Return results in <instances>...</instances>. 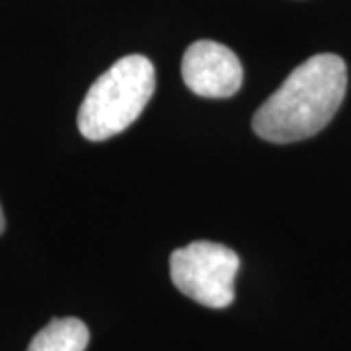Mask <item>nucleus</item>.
<instances>
[{
    "mask_svg": "<svg viewBox=\"0 0 351 351\" xmlns=\"http://www.w3.org/2000/svg\"><path fill=\"white\" fill-rule=\"evenodd\" d=\"M348 90V66L334 53L299 64L252 119L263 141L289 145L320 133L339 110Z\"/></svg>",
    "mask_w": 351,
    "mask_h": 351,
    "instance_id": "obj_1",
    "label": "nucleus"
},
{
    "mask_svg": "<svg viewBox=\"0 0 351 351\" xmlns=\"http://www.w3.org/2000/svg\"><path fill=\"white\" fill-rule=\"evenodd\" d=\"M154 64L127 55L90 86L78 110V129L88 141H106L131 125L154 94Z\"/></svg>",
    "mask_w": 351,
    "mask_h": 351,
    "instance_id": "obj_2",
    "label": "nucleus"
},
{
    "mask_svg": "<svg viewBox=\"0 0 351 351\" xmlns=\"http://www.w3.org/2000/svg\"><path fill=\"white\" fill-rule=\"evenodd\" d=\"M239 269L237 252L209 240L191 242L170 258V276L176 287L191 301L209 308L232 304Z\"/></svg>",
    "mask_w": 351,
    "mask_h": 351,
    "instance_id": "obj_3",
    "label": "nucleus"
},
{
    "mask_svg": "<svg viewBox=\"0 0 351 351\" xmlns=\"http://www.w3.org/2000/svg\"><path fill=\"white\" fill-rule=\"evenodd\" d=\"M186 86L203 98H230L242 86L240 59L223 43L201 39L191 43L182 61Z\"/></svg>",
    "mask_w": 351,
    "mask_h": 351,
    "instance_id": "obj_4",
    "label": "nucleus"
},
{
    "mask_svg": "<svg viewBox=\"0 0 351 351\" xmlns=\"http://www.w3.org/2000/svg\"><path fill=\"white\" fill-rule=\"evenodd\" d=\"M90 341L88 326L78 318H53L32 339L27 351H84Z\"/></svg>",
    "mask_w": 351,
    "mask_h": 351,
    "instance_id": "obj_5",
    "label": "nucleus"
},
{
    "mask_svg": "<svg viewBox=\"0 0 351 351\" xmlns=\"http://www.w3.org/2000/svg\"><path fill=\"white\" fill-rule=\"evenodd\" d=\"M4 228H6V223H4V213H2V207H0V234L4 232Z\"/></svg>",
    "mask_w": 351,
    "mask_h": 351,
    "instance_id": "obj_6",
    "label": "nucleus"
}]
</instances>
